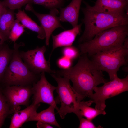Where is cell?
I'll use <instances>...</instances> for the list:
<instances>
[{"instance_id":"obj_23","label":"cell","mask_w":128,"mask_h":128,"mask_svg":"<svg viewBox=\"0 0 128 128\" xmlns=\"http://www.w3.org/2000/svg\"><path fill=\"white\" fill-rule=\"evenodd\" d=\"M64 1L65 0H30V4L40 5L51 10L62 7Z\"/></svg>"},{"instance_id":"obj_17","label":"cell","mask_w":128,"mask_h":128,"mask_svg":"<svg viewBox=\"0 0 128 128\" xmlns=\"http://www.w3.org/2000/svg\"><path fill=\"white\" fill-rule=\"evenodd\" d=\"M55 107L50 105L47 109L41 112H37L32 115L27 122L31 121H41L51 125L61 128L55 118Z\"/></svg>"},{"instance_id":"obj_3","label":"cell","mask_w":128,"mask_h":128,"mask_svg":"<svg viewBox=\"0 0 128 128\" xmlns=\"http://www.w3.org/2000/svg\"><path fill=\"white\" fill-rule=\"evenodd\" d=\"M128 35V24L106 30L97 34L91 40L79 43L80 54L92 56L99 52L121 46Z\"/></svg>"},{"instance_id":"obj_1","label":"cell","mask_w":128,"mask_h":128,"mask_svg":"<svg viewBox=\"0 0 128 128\" xmlns=\"http://www.w3.org/2000/svg\"><path fill=\"white\" fill-rule=\"evenodd\" d=\"M87 55L82 54L74 66L67 69L55 71V73L72 82V87L80 101L87 97L89 98L95 87L107 82L102 71L96 68Z\"/></svg>"},{"instance_id":"obj_18","label":"cell","mask_w":128,"mask_h":128,"mask_svg":"<svg viewBox=\"0 0 128 128\" xmlns=\"http://www.w3.org/2000/svg\"><path fill=\"white\" fill-rule=\"evenodd\" d=\"M92 104L90 100L87 101H81L79 102L78 107L79 119L83 117L92 120L100 115H105L106 114L104 110H99L90 107Z\"/></svg>"},{"instance_id":"obj_31","label":"cell","mask_w":128,"mask_h":128,"mask_svg":"<svg viewBox=\"0 0 128 128\" xmlns=\"http://www.w3.org/2000/svg\"><path fill=\"white\" fill-rule=\"evenodd\" d=\"M123 0V1H128V0Z\"/></svg>"},{"instance_id":"obj_8","label":"cell","mask_w":128,"mask_h":128,"mask_svg":"<svg viewBox=\"0 0 128 128\" xmlns=\"http://www.w3.org/2000/svg\"><path fill=\"white\" fill-rule=\"evenodd\" d=\"M46 50L45 45L37 47L26 51H19V55L29 69L34 73L40 75L42 72L55 73V71L50 69V60L46 59L44 54Z\"/></svg>"},{"instance_id":"obj_15","label":"cell","mask_w":128,"mask_h":128,"mask_svg":"<svg viewBox=\"0 0 128 128\" xmlns=\"http://www.w3.org/2000/svg\"><path fill=\"white\" fill-rule=\"evenodd\" d=\"M39 106L40 104L32 103L23 110L14 112L11 117L9 128H18L21 127L32 115L37 112Z\"/></svg>"},{"instance_id":"obj_5","label":"cell","mask_w":128,"mask_h":128,"mask_svg":"<svg viewBox=\"0 0 128 128\" xmlns=\"http://www.w3.org/2000/svg\"><path fill=\"white\" fill-rule=\"evenodd\" d=\"M128 56V47L123 45L97 53L91 60L99 70L107 72L112 80L118 77L120 68L127 64Z\"/></svg>"},{"instance_id":"obj_32","label":"cell","mask_w":128,"mask_h":128,"mask_svg":"<svg viewBox=\"0 0 128 128\" xmlns=\"http://www.w3.org/2000/svg\"><path fill=\"white\" fill-rule=\"evenodd\" d=\"M2 0V1H3V0Z\"/></svg>"},{"instance_id":"obj_29","label":"cell","mask_w":128,"mask_h":128,"mask_svg":"<svg viewBox=\"0 0 128 128\" xmlns=\"http://www.w3.org/2000/svg\"><path fill=\"white\" fill-rule=\"evenodd\" d=\"M8 39L0 31V48L4 44L5 42Z\"/></svg>"},{"instance_id":"obj_24","label":"cell","mask_w":128,"mask_h":128,"mask_svg":"<svg viewBox=\"0 0 128 128\" xmlns=\"http://www.w3.org/2000/svg\"><path fill=\"white\" fill-rule=\"evenodd\" d=\"M30 0H5L1 3L5 7L14 10L19 9L26 4H30Z\"/></svg>"},{"instance_id":"obj_9","label":"cell","mask_w":128,"mask_h":128,"mask_svg":"<svg viewBox=\"0 0 128 128\" xmlns=\"http://www.w3.org/2000/svg\"><path fill=\"white\" fill-rule=\"evenodd\" d=\"M4 94L13 113L19 110L20 106H29L30 97L32 95V86L13 85L6 86Z\"/></svg>"},{"instance_id":"obj_14","label":"cell","mask_w":128,"mask_h":128,"mask_svg":"<svg viewBox=\"0 0 128 128\" xmlns=\"http://www.w3.org/2000/svg\"><path fill=\"white\" fill-rule=\"evenodd\" d=\"M82 0H72L66 7L60 8V21L69 23L73 28L78 25L79 11Z\"/></svg>"},{"instance_id":"obj_26","label":"cell","mask_w":128,"mask_h":128,"mask_svg":"<svg viewBox=\"0 0 128 128\" xmlns=\"http://www.w3.org/2000/svg\"><path fill=\"white\" fill-rule=\"evenodd\" d=\"M57 64L58 66L62 69H67L72 67V60L63 56L58 59Z\"/></svg>"},{"instance_id":"obj_16","label":"cell","mask_w":128,"mask_h":128,"mask_svg":"<svg viewBox=\"0 0 128 128\" xmlns=\"http://www.w3.org/2000/svg\"><path fill=\"white\" fill-rule=\"evenodd\" d=\"M17 19L20 22L25 28L36 32L37 38L40 39H45L46 34L44 30L40 26H39L32 20L24 11L19 9L15 14Z\"/></svg>"},{"instance_id":"obj_22","label":"cell","mask_w":128,"mask_h":128,"mask_svg":"<svg viewBox=\"0 0 128 128\" xmlns=\"http://www.w3.org/2000/svg\"><path fill=\"white\" fill-rule=\"evenodd\" d=\"M17 19L15 20L9 33V39L14 43L25 31V27Z\"/></svg>"},{"instance_id":"obj_6","label":"cell","mask_w":128,"mask_h":128,"mask_svg":"<svg viewBox=\"0 0 128 128\" xmlns=\"http://www.w3.org/2000/svg\"><path fill=\"white\" fill-rule=\"evenodd\" d=\"M51 75L56 81L57 86L55 90L58 94L61 107L58 111L60 117L64 119L69 113H73L79 117V104L80 101L68 78L61 77L55 73Z\"/></svg>"},{"instance_id":"obj_25","label":"cell","mask_w":128,"mask_h":128,"mask_svg":"<svg viewBox=\"0 0 128 128\" xmlns=\"http://www.w3.org/2000/svg\"><path fill=\"white\" fill-rule=\"evenodd\" d=\"M62 53L63 56L72 60L77 58L79 55L78 49L72 45L64 47Z\"/></svg>"},{"instance_id":"obj_12","label":"cell","mask_w":128,"mask_h":128,"mask_svg":"<svg viewBox=\"0 0 128 128\" xmlns=\"http://www.w3.org/2000/svg\"><path fill=\"white\" fill-rule=\"evenodd\" d=\"M128 1L120 0H96L94 9L106 13L120 14L128 13Z\"/></svg>"},{"instance_id":"obj_27","label":"cell","mask_w":128,"mask_h":128,"mask_svg":"<svg viewBox=\"0 0 128 128\" xmlns=\"http://www.w3.org/2000/svg\"><path fill=\"white\" fill-rule=\"evenodd\" d=\"M80 124L78 127L79 128H102L99 125L96 127L92 122V120L82 117L80 119Z\"/></svg>"},{"instance_id":"obj_7","label":"cell","mask_w":128,"mask_h":128,"mask_svg":"<svg viewBox=\"0 0 128 128\" xmlns=\"http://www.w3.org/2000/svg\"><path fill=\"white\" fill-rule=\"evenodd\" d=\"M100 87L93 88L94 93L89 98L92 103H95L96 109L104 110L106 107L105 101L128 90V76L123 78L118 77L103 84Z\"/></svg>"},{"instance_id":"obj_2","label":"cell","mask_w":128,"mask_h":128,"mask_svg":"<svg viewBox=\"0 0 128 128\" xmlns=\"http://www.w3.org/2000/svg\"><path fill=\"white\" fill-rule=\"evenodd\" d=\"M85 7L82 9L85 25L83 33L78 40L79 43L89 41L97 34L115 26L128 24V13L114 14L98 11L84 1Z\"/></svg>"},{"instance_id":"obj_10","label":"cell","mask_w":128,"mask_h":128,"mask_svg":"<svg viewBox=\"0 0 128 128\" xmlns=\"http://www.w3.org/2000/svg\"><path fill=\"white\" fill-rule=\"evenodd\" d=\"M33 95L32 103L38 105L41 103H44L55 107L57 112L59 109L57 107V102L54 98L53 92L56 87L50 84L46 77L45 72L41 73L40 79L32 86Z\"/></svg>"},{"instance_id":"obj_30","label":"cell","mask_w":128,"mask_h":128,"mask_svg":"<svg viewBox=\"0 0 128 128\" xmlns=\"http://www.w3.org/2000/svg\"><path fill=\"white\" fill-rule=\"evenodd\" d=\"M6 7L4 6L1 3V1L0 0V17L4 11Z\"/></svg>"},{"instance_id":"obj_33","label":"cell","mask_w":128,"mask_h":128,"mask_svg":"<svg viewBox=\"0 0 128 128\" xmlns=\"http://www.w3.org/2000/svg\"></svg>"},{"instance_id":"obj_21","label":"cell","mask_w":128,"mask_h":128,"mask_svg":"<svg viewBox=\"0 0 128 128\" xmlns=\"http://www.w3.org/2000/svg\"><path fill=\"white\" fill-rule=\"evenodd\" d=\"M13 113L5 96L0 90V128L7 117Z\"/></svg>"},{"instance_id":"obj_11","label":"cell","mask_w":128,"mask_h":128,"mask_svg":"<svg viewBox=\"0 0 128 128\" xmlns=\"http://www.w3.org/2000/svg\"><path fill=\"white\" fill-rule=\"evenodd\" d=\"M25 9L32 12L38 19L45 33L46 45L48 46L50 37L54 31L58 28H64L60 23L59 17L57 16L59 13L57 9L50 10L48 14H41L36 12L31 4L28 3Z\"/></svg>"},{"instance_id":"obj_20","label":"cell","mask_w":128,"mask_h":128,"mask_svg":"<svg viewBox=\"0 0 128 128\" xmlns=\"http://www.w3.org/2000/svg\"><path fill=\"white\" fill-rule=\"evenodd\" d=\"M13 49L5 44L0 48V81L3 79L6 70L11 59Z\"/></svg>"},{"instance_id":"obj_13","label":"cell","mask_w":128,"mask_h":128,"mask_svg":"<svg viewBox=\"0 0 128 128\" xmlns=\"http://www.w3.org/2000/svg\"><path fill=\"white\" fill-rule=\"evenodd\" d=\"M82 23L72 29L64 31L56 35H52V50L50 54L56 48L72 45L77 36L80 34Z\"/></svg>"},{"instance_id":"obj_28","label":"cell","mask_w":128,"mask_h":128,"mask_svg":"<svg viewBox=\"0 0 128 128\" xmlns=\"http://www.w3.org/2000/svg\"><path fill=\"white\" fill-rule=\"evenodd\" d=\"M36 123L37 127L38 128H53L51 125L46 123L41 122L37 121Z\"/></svg>"},{"instance_id":"obj_4","label":"cell","mask_w":128,"mask_h":128,"mask_svg":"<svg viewBox=\"0 0 128 128\" xmlns=\"http://www.w3.org/2000/svg\"><path fill=\"white\" fill-rule=\"evenodd\" d=\"M22 45L21 43L14 45L12 57L3 79L6 86L32 85L40 77L31 72L20 57L19 49Z\"/></svg>"},{"instance_id":"obj_19","label":"cell","mask_w":128,"mask_h":128,"mask_svg":"<svg viewBox=\"0 0 128 128\" xmlns=\"http://www.w3.org/2000/svg\"><path fill=\"white\" fill-rule=\"evenodd\" d=\"M14 10L6 8L0 17V31L8 39L15 20Z\"/></svg>"}]
</instances>
